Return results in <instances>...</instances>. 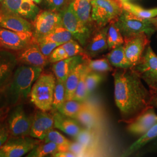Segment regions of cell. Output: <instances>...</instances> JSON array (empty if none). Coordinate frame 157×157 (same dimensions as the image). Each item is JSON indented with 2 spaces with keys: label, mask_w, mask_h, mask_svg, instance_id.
<instances>
[{
  "label": "cell",
  "mask_w": 157,
  "mask_h": 157,
  "mask_svg": "<svg viewBox=\"0 0 157 157\" xmlns=\"http://www.w3.org/2000/svg\"><path fill=\"white\" fill-rule=\"evenodd\" d=\"M51 157H76V155L73 152L69 151H63L57 152Z\"/></svg>",
  "instance_id": "cell-45"
},
{
  "label": "cell",
  "mask_w": 157,
  "mask_h": 157,
  "mask_svg": "<svg viewBox=\"0 0 157 157\" xmlns=\"http://www.w3.org/2000/svg\"><path fill=\"white\" fill-rule=\"evenodd\" d=\"M0 28L15 32H32L33 25L19 14L7 11H0Z\"/></svg>",
  "instance_id": "cell-16"
},
{
  "label": "cell",
  "mask_w": 157,
  "mask_h": 157,
  "mask_svg": "<svg viewBox=\"0 0 157 157\" xmlns=\"http://www.w3.org/2000/svg\"><path fill=\"white\" fill-rule=\"evenodd\" d=\"M5 111H6V110H3V109H0V119L2 117V114L4 113Z\"/></svg>",
  "instance_id": "cell-49"
},
{
  "label": "cell",
  "mask_w": 157,
  "mask_h": 157,
  "mask_svg": "<svg viewBox=\"0 0 157 157\" xmlns=\"http://www.w3.org/2000/svg\"><path fill=\"white\" fill-rule=\"evenodd\" d=\"M115 24L124 37L140 33H144L150 36L157 30L151 23L150 19L137 17L124 9L115 21Z\"/></svg>",
  "instance_id": "cell-5"
},
{
  "label": "cell",
  "mask_w": 157,
  "mask_h": 157,
  "mask_svg": "<svg viewBox=\"0 0 157 157\" xmlns=\"http://www.w3.org/2000/svg\"><path fill=\"white\" fill-rule=\"evenodd\" d=\"M43 69L24 64L17 66L9 80L0 89V109L6 110L25 100Z\"/></svg>",
  "instance_id": "cell-2"
},
{
  "label": "cell",
  "mask_w": 157,
  "mask_h": 157,
  "mask_svg": "<svg viewBox=\"0 0 157 157\" xmlns=\"http://www.w3.org/2000/svg\"><path fill=\"white\" fill-rule=\"evenodd\" d=\"M33 38V32H15L0 28V46L6 50H21Z\"/></svg>",
  "instance_id": "cell-12"
},
{
  "label": "cell",
  "mask_w": 157,
  "mask_h": 157,
  "mask_svg": "<svg viewBox=\"0 0 157 157\" xmlns=\"http://www.w3.org/2000/svg\"><path fill=\"white\" fill-rule=\"evenodd\" d=\"M107 58L111 65L116 68L128 69L132 67L126 56L124 44L111 50L107 54Z\"/></svg>",
  "instance_id": "cell-24"
},
{
  "label": "cell",
  "mask_w": 157,
  "mask_h": 157,
  "mask_svg": "<svg viewBox=\"0 0 157 157\" xmlns=\"http://www.w3.org/2000/svg\"><path fill=\"white\" fill-rule=\"evenodd\" d=\"M45 5L50 11L59 12L70 4L68 0H44Z\"/></svg>",
  "instance_id": "cell-39"
},
{
  "label": "cell",
  "mask_w": 157,
  "mask_h": 157,
  "mask_svg": "<svg viewBox=\"0 0 157 157\" xmlns=\"http://www.w3.org/2000/svg\"><path fill=\"white\" fill-rule=\"evenodd\" d=\"M0 11H1V10H0Z\"/></svg>",
  "instance_id": "cell-55"
},
{
  "label": "cell",
  "mask_w": 157,
  "mask_h": 157,
  "mask_svg": "<svg viewBox=\"0 0 157 157\" xmlns=\"http://www.w3.org/2000/svg\"><path fill=\"white\" fill-rule=\"evenodd\" d=\"M56 82L54 74L42 72L34 83L30 93V101L40 110L48 112L52 109Z\"/></svg>",
  "instance_id": "cell-3"
},
{
  "label": "cell",
  "mask_w": 157,
  "mask_h": 157,
  "mask_svg": "<svg viewBox=\"0 0 157 157\" xmlns=\"http://www.w3.org/2000/svg\"><path fill=\"white\" fill-rule=\"evenodd\" d=\"M85 63L91 71L97 72H106L113 71L112 65L107 58L97 59H91L89 58L86 60Z\"/></svg>",
  "instance_id": "cell-34"
},
{
  "label": "cell",
  "mask_w": 157,
  "mask_h": 157,
  "mask_svg": "<svg viewBox=\"0 0 157 157\" xmlns=\"http://www.w3.org/2000/svg\"><path fill=\"white\" fill-rule=\"evenodd\" d=\"M0 157H6L4 151L0 148Z\"/></svg>",
  "instance_id": "cell-48"
},
{
  "label": "cell",
  "mask_w": 157,
  "mask_h": 157,
  "mask_svg": "<svg viewBox=\"0 0 157 157\" xmlns=\"http://www.w3.org/2000/svg\"><path fill=\"white\" fill-rule=\"evenodd\" d=\"M85 60L83 56H76L53 63L52 71L56 80L65 82L73 69L78 64L84 62Z\"/></svg>",
  "instance_id": "cell-19"
},
{
  "label": "cell",
  "mask_w": 157,
  "mask_h": 157,
  "mask_svg": "<svg viewBox=\"0 0 157 157\" xmlns=\"http://www.w3.org/2000/svg\"><path fill=\"white\" fill-rule=\"evenodd\" d=\"M62 46L67 52V58L76 56H82L84 57L86 60L90 58L86 54L84 48L77 41L73 39L71 40L70 41L62 44Z\"/></svg>",
  "instance_id": "cell-36"
},
{
  "label": "cell",
  "mask_w": 157,
  "mask_h": 157,
  "mask_svg": "<svg viewBox=\"0 0 157 157\" xmlns=\"http://www.w3.org/2000/svg\"><path fill=\"white\" fill-rule=\"evenodd\" d=\"M124 9L142 19H149L157 16V8L147 10L132 2H122Z\"/></svg>",
  "instance_id": "cell-30"
},
{
  "label": "cell",
  "mask_w": 157,
  "mask_h": 157,
  "mask_svg": "<svg viewBox=\"0 0 157 157\" xmlns=\"http://www.w3.org/2000/svg\"><path fill=\"white\" fill-rule=\"evenodd\" d=\"M71 5L80 21L88 28L95 30V25L91 17L92 6L91 1L87 0H73Z\"/></svg>",
  "instance_id": "cell-21"
},
{
  "label": "cell",
  "mask_w": 157,
  "mask_h": 157,
  "mask_svg": "<svg viewBox=\"0 0 157 157\" xmlns=\"http://www.w3.org/2000/svg\"><path fill=\"white\" fill-rule=\"evenodd\" d=\"M39 11V7L35 5L32 0H22L17 13L25 19L34 21Z\"/></svg>",
  "instance_id": "cell-32"
},
{
  "label": "cell",
  "mask_w": 157,
  "mask_h": 157,
  "mask_svg": "<svg viewBox=\"0 0 157 157\" xmlns=\"http://www.w3.org/2000/svg\"><path fill=\"white\" fill-rule=\"evenodd\" d=\"M59 13L62 26L72 34L73 39L84 47L94 30L88 28L80 21L73 11L71 4L59 12Z\"/></svg>",
  "instance_id": "cell-7"
},
{
  "label": "cell",
  "mask_w": 157,
  "mask_h": 157,
  "mask_svg": "<svg viewBox=\"0 0 157 157\" xmlns=\"http://www.w3.org/2000/svg\"><path fill=\"white\" fill-rule=\"evenodd\" d=\"M150 44L148 36L144 33L124 37V48L126 57L132 67L137 64Z\"/></svg>",
  "instance_id": "cell-11"
},
{
  "label": "cell",
  "mask_w": 157,
  "mask_h": 157,
  "mask_svg": "<svg viewBox=\"0 0 157 157\" xmlns=\"http://www.w3.org/2000/svg\"><path fill=\"white\" fill-rule=\"evenodd\" d=\"M91 4V17L96 29L117 21L124 10L120 0H92Z\"/></svg>",
  "instance_id": "cell-4"
},
{
  "label": "cell",
  "mask_w": 157,
  "mask_h": 157,
  "mask_svg": "<svg viewBox=\"0 0 157 157\" xmlns=\"http://www.w3.org/2000/svg\"><path fill=\"white\" fill-rule=\"evenodd\" d=\"M75 138L76 141L85 146L89 151L94 149L98 143L97 136L94 129L91 128H83Z\"/></svg>",
  "instance_id": "cell-28"
},
{
  "label": "cell",
  "mask_w": 157,
  "mask_h": 157,
  "mask_svg": "<svg viewBox=\"0 0 157 157\" xmlns=\"http://www.w3.org/2000/svg\"><path fill=\"white\" fill-rule=\"evenodd\" d=\"M108 27L97 29L85 46V51L90 58L96 56L108 48L107 43Z\"/></svg>",
  "instance_id": "cell-17"
},
{
  "label": "cell",
  "mask_w": 157,
  "mask_h": 157,
  "mask_svg": "<svg viewBox=\"0 0 157 157\" xmlns=\"http://www.w3.org/2000/svg\"><path fill=\"white\" fill-rule=\"evenodd\" d=\"M40 141L31 136H12L1 148L6 157H22L31 151Z\"/></svg>",
  "instance_id": "cell-10"
},
{
  "label": "cell",
  "mask_w": 157,
  "mask_h": 157,
  "mask_svg": "<svg viewBox=\"0 0 157 157\" xmlns=\"http://www.w3.org/2000/svg\"><path fill=\"white\" fill-rule=\"evenodd\" d=\"M157 137V124H154L151 129H149L144 134L141 135L140 137L134 142L129 147L125 152V154L129 155L138 151L147 143Z\"/></svg>",
  "instance_id": "cell-29"
},
{
  "label": "cell",
  "mask_w": 157,
  "mask_h": 157,
  "mask_svg": "<svg viewBox=\"0 0 157 157\" xmlns=\"http://www.w3.org/2000/svg\"><path fill=\"white\" fill-rule=\"evenodd\" d=\"M90 71H91L89 69V67H87L84 62V67L83 68V70L81 73L80 80L73 97V100L84 102L89 97V95L88 94L86 84V78L87 73Z\"/></svg>",
  "instance_id": "cell-31"
},
{
  "label": "cell",
  "mask_w": 157,
  "mask_h": 157,
  "mask_svg": "<svg viewBox=\"0 0 157 157\" xmlns=\"http://www.w3.org/2000/svg\"><path fill=\"white\" fill-rule=\"evenodd\" d=\"M10 133L6 124H0V148L10 138Z\"/></svg>",
  "instance_id": "cell-44"
},
{
  "label": "cell",
  "mask_w": 157,
  "mask_h": 157,
  "mask_svg": "<svg viewBox=\"0 0 157 157\" xmlns=\"http://www.w3.org/2000/svg\"><path fill=\"white\" fill-rule=\"evenodd\" d=\"M115 21L111 22L108 26L107 43L109 50H112L124 44V36L115 24Z\"/></svg>",
  "instance_id": "cell-27"
},
{
  "label": "cell",
  "mask_w": 157,
  "mask_h": 157,
  "mask_svg": "<svg viewBox=\"0 0 157 157\" xmlns=\"http://www.w3.org/2000/svg\"><path fill=\"white\" fill-rule=\"evenodd\" d=\"M43 140L47 142H52L56 143L58 146L65 148L67 151L69 146L72 143V141L68 140L63 135L58 131L54 130V129L49 132Z\"/></svg>",
  "instance_id": "cell-37"
},
{
  "label": "cell",
  "mask_w": 157,
  "mask_h": 157,
  "mask_svg": "<svg viewBox=\"0 0 157 157\" xmlns=\"http://www.w3.org/2000/svg\"><path fill=\"white\" fill-rule=\"evenodd\" d=\"M84 65V62L78 64L69 73L66 79L65 82V86L67 100H73Z\"/></svg>",
  "instance_id": "cell-23"
},
{
  "label": "cell",
  "mask_w": 157,
  "mask_h": 157,
  "mask_svg": "<svg viewBox=\"0 0 157 157\" xmlns=\"http://www.w3.org/2000/svg\"><path fill=\"white\" fill-rule=\"evenodd\" d=\"M32 117L26 112L22 105L13 107L7 119V126L12 136H30Z\"/></svg>",
  "instance_id": "cell-9"
},
{
  "label": "cell",
  "mask_w": 157,
  "mask_h": 157,
  "mask_svg": "<svg viewBox=\"0 0 157 157\" xmlns=\"http://www.w3.org/2000/svg\"><path fill=\"white\" fill-rule=\"evenodd\" d=\"M154 107L147 108L135 118L128 121L129 124L127 130L133 135H143L157 124V115Z\"/></svg>",
  "instance_id": "cell-14"
},
{
  "label": "cell",
  "mask_w": 157,
  "mask_h": 157,
  "mask_svg": "<svg viewBox=\"0 0 157 157\" xmlns=\"http://www.w3.org/2000/svg\"><path fill=\"white\" fill-rule=\"evenodd\" d=\"M18 61L14 54L0 50V89L11 77L17 67Z\"/></svg>",
  "instance_id": "cell-18"
},
{
  "label": "cell",
  "mask_w": 157,
  "mask_h": 157,
  "mask_svg": "<svg viewBox=\"0 0 157 157\" xmlns=\"http://www.w3.org/2000/svg\"><path fill=\"white\" fill-rule=\"evenodd\" d=\"M114 97L121 115L128 122L150 105L151 93L132 68L113 70Z\"/></svg>",
  "instance_id": "cell-1"
},
{
  "label": "cell",
  "mask_w": 157,
  "mask_h": 157,
  "mask_svg": "<svg viewBox=\"0 0 157 157\" xmlns=\"http://www.w3.org/2000/svg\"><path fill=\"white\" fill-rule=\"evenodd\" d=\"M66 58H67V52L65 49L63 48L62 45H61L56 47V48L52 52V53L51 54L48 58V59L49 62L55 63Z\"/></svg>",
  "instance_id": "cell-42"
},
{
  "label": "cell",
  "mask_w": 157,
  "mask_h": 157,
  "mask_svg": "<svg viewBox=\"0 0 157 157\" xmlns=\"http://www.w3.org/2000/svg\"><path fill=\"white\" fill-rule=\"evenodd\" d=\"M52 115L54 121V128L59 129L72 137L77 136L83 129L76 119L67 117L58 111H55Z\"/></svg>",
  "instance_id": "cell-20"
},
{
  "label": "cell",
  "mask_w": 157,
  "mask_h": 157,
  "mask_svg": "<svg viewBox=\"0 0 157 157\" xmlns=\"http://www.w3.org/2000/svg\"><path fill=\"white\" fill-rule=\"evenodd\" d=\"M122 2H132V0H120Z\"/></svg>",
  "instance_id": "cell-51"
},
{
  "label": "cell",
  "mask_w": 157,
  "mask_h": 157,
  "mask_svg": "<svg viewBox=\"0 0 157 157\" xmlns=\"http://www.w3.org/2000/svg\"><path fill=\"white\" fill-rule=\"evenodd\" d=\"M54 128L53 115L47 111H37L32 117L30 136L43 140L49 132Z\"/></svg>",
  "instance_id": "cell-15"
},
{
  "label": "cell",
  "mask_w": 157,
  "mask_h": 157,
  "mask_svg": "<svg viewBox=\"0 0 157 157\" xmlns=\"http://www.w3.org/2000/svg\"><path fill=\"white\" fill-rule=\"evenodd\" d=\"M73 39L72 34L69 30L63 26H59L53 30L50 33L37 41H50L62 45Z\"/></svg>",
  "instance_id": "cell-26"
},
{
  "label": "cell",
  "mask_w": 157,
  "mask_h": 157,
  "mask_svg": "<svg viewBox=\"0 0 157 157\" xmlns=\"http://www.w3.org/2000/svg\"><path fill=\"white\" fill-rule=\"evenodd\" d=\"M32 1L36 4H40L42 0H32Z\"/></svg>",
  "instance_id": "cell-50"
},
{
  "label": "cell",
  "mask_w": 157,
  "mask_h": 157,
  "mask_svg": "<svg viewBox=\"0 0 157 157\" xmlns=\"http://www.w3.org/2000/svg\"><path fill=\"white\" fill-rule=\"evenodd\" d=\"M1 46H0V50H1Z\"/></svg>",
  "instance_id": "cell-54"
},
{
  "label": "cell",
  "mask_w": 157,
  "mask_h": 157,
  "mask_svg": "<svg viewBox=\"0 0 157 157\" xmlns=\"http://www.w3.org/2000/svg\"><path fill=\"white\" fill-rule=\"evenodd\" d=\"M68 1H69V3H70V4H71V2H72V1H73V0H68Z\"/></svg>",
  "instance_id": "cell-52"
},
{
  "label": "cell",
  "mask_w": 157,
  "mask_h": 157,
  "mask_svg": "<svg viewBox=\"0 0 157 157\" xmlns=\"http://www.w3.org/2000/svg\"><path fill=\"white\" fill-rule=\"evenodd\" d=\"M18 62L22 64L44 68L48 63V58L44 56L40 49L37 41L33 38L32 41L20 50L17 56Z\"/></svg>",
  "instance_id": "cell-13"
},
{
  "label": "cell",
  "mask_w": 157,
  "mask_h": 157,
  "mask_svg": "<svg viewBox=\"0 0 157 157\" xmlns=\"http://www.w3.org/2000/svg\"><path fill=\"white\" fill-rule=\"evenodd\" d=\"M59 26H62L59 12L50 10L40 12L33 23L34 38L38 41Z\"/></svg>",
  "instance_id": "cell-8"
},
{
  "label": "cell",
  "mask_w": 157,
  "mask_h": 157,
  "mask_svg": "<svg viewBox=\"0 0 157 157\" xmlns=\"http://www.w3.org/2000/svg\"><path fill=\"white\" fill-rule=\"evenodd\" d=\"M87 1H92V0H87Z\"/></svg>",
  "instance_id": "cell-53"
},
{
  "label": "cell",
  "mask_w": 157,
  "mask_h": 157,
  "mask_svg": "<svg viewBox=\"0 0 157 157\" xmlns=\"http://www.w3.org/2000/svg\"><path fill=\"white\" fill-rule=\"evenodd\" d=\"M150 105L157 108V91L151 93Z\"/></svg>",
  "instance_id": "cell-46"
},
{
  "label": "cell",
  "mask_w": 157,
  "mask_h": 157,
  "mask_svg": "<svg viewBox=\"0 0 157 157\" xmlns=\"http://www.w3.org/2000/svg\"><path fill=\"white\" fill-rule=\"evenodd\" d=\"M22 0H0L2 9L7 11L17 13Z\"/></svg>",
  "instance_id": "cell-40"
},
{
  "label": "cell",
  "mask_w": 157,
  "mask_h": 157,
  "mask_svg": "<svg viewBox=\"0 0 157 157\" xmlns=\"http://www.w3.org/2000/svg\"><path fill=\"white\" fill-rule=\"evenodd\" d=\"M150 19V21L152 25L155 27V28L157 29V16L151 18V19Z\"/></svg>",
  "instance_id": "cell-47"
},
{
  "label": "cell",
  "mask_w": 157,
  "mask_h": 157,
  "mask_svg": "<svg viewBox=\"0 0 157 157\" xmlns=\"http://www.w3.org/2000/svg\"><path fill=\"white\" fill-rule=\"evenodd\" d=\"M102 80L103 76L99 72L90 71L87 73L86 78V84L89 95H90L94 91Z\"/></svg>",
  "instance_id": "cell-38"
},
{
  "label": "cell",
  "mask_w": 157,
  "mask_h": 157,
  "mask_svg": "<svg viewBox=\"0 0 157 157\" xmlns=\"http://www.w3.org/2000/svg\"><path fill=\"white\" fill-rule=\"evenodd\" d=\"M98 114L94 107L83 103L76 119L87 128L94 129L98 122Z\"/></svg>",
  "instance_id": "cell-22"
},
{
  "label": "cell",
  "mask_w": 157,
  "mask_h": 157,
  "mask_svg": "<svg viewBox=\"0 0 157 157\" xmlns=\"http://www.w3.org/2000/svg\"><path fill=\"white\" fill-rule=\"evenodd\" d=\"M66 101L67 99L65 82L56 80L54 93L52 109H53L54 111H58Z\"/></svg>",
  "instance_id": "cell-35"
},
{
  "label": "cell",
  "mask_w": 157,
  "mask_h": 157,
  "mask_svg": "<svg viewBox=\"0 0 157 157\" xmlns=\"http://www.w3.org/2000/svg\"><path fill=\"white\" fill-rule=\"evenodd\" d=\"M83 103L84 102L77 101L73 99L67 100L58 111L67 117L76 119L78 112L83 107Z\"/></svg>",
  "instance_id": "cell-33"
},
{
  "label": "cell",
  "mask_w": 157,
  "mask_h": 157,
  "mask_svg": "<svg viewBox=\"0 0 157 157\" xmlns=\"http://www.w3.org/2000/svg\"><path fill=\"white\" fill-rule=\"evenodd\" d=\"M68 151L73 152L76 157L87 156L86 155H87L89 152V150L85 146L76 141L71 143L69 146Z\"/></svg>",
  "instance_id": "cell-41"
},
{
  "label": "cell",
  "mask_w": 157,
  "mask_h": 157,
  "mask_svg": "<svg viewBox=\"0 0 157 157\" xmlns=\"http://www.w3.org/2000/svg\"><path fill=\"white\" fill-rule=\"evenodd\" d=\"M40 143L33 149L29 152L26 157H43L48 155H54L57 152L67 151V150L61 146H58L52 142H47L43 140Z\"/></svg>",
  "instance_id": "cell-25"
},
{
  "label": "cell",
  "mask_w": 157,
  "mask_h": 157,
  "mask_svg": "<svg viewBox=\"0 0 157 157\" xmlns=\"http://www.w3.org/2000/svg\"><path fill=\"white\" fill-rule=\"evenodd\" d=\"M149 87L150 93L157 91V56L148 45L139 62L131 67Z\"/></svg>",
  "instance_id": "cell-6"
},
{
  "label": "cell",
  "mask_w": 157,
  "mask_h": 157,
  "mask_svg": "<svg viewBox=\"0 0 157 157\" xmlns=\"http://www.w3.org/2000/svg\"><path fill=\"white\" fill-rule=\"evenodd\" d=\"M39 45L40 49L44 56L49 58V56L52 53V52L54 50L56 47L61 45V44L50 42V41H40L37 42Z\"/></svg>",
  "instance_id": "cell-43"
}]
</instances>
